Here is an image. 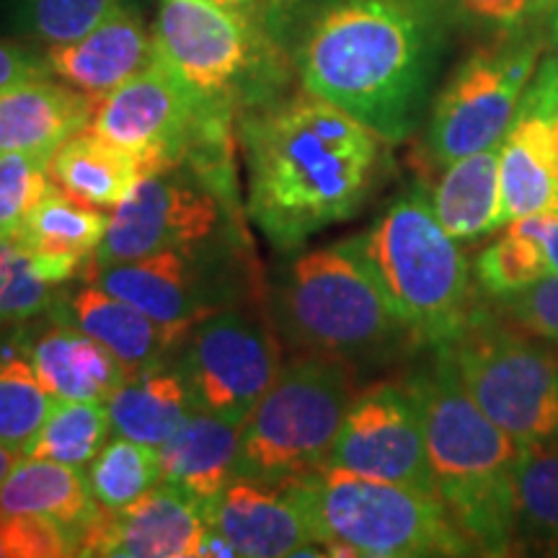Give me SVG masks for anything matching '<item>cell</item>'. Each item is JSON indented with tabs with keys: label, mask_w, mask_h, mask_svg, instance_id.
Wrapping results in <instances>:
<instances>
[{
	"label": "cell",
	"mask_w": 558,
	"mask_h": 558,
	"mask_svg": "<svg viewBox=\"0 0 558 558\" xmlns=\"http://www.w3.org/2000/svg\"><path fill=\"white\" fill-rule=\"evenodd\" d=\"M445 29V0H318L290 50L305 90L399 145L427 109Z\"/></svg>",
	"instance_id": "obj_1"
},
{
	"label": "cell",
	"mask_w": 558,
	"mask_h": 558,
	"mask_svg": "<svg viewBox=\"0 0 558 558\" xmlns=\"http://www.w3.org/2000/svg\"><path fill=\"white\" fill-rule=\"evenodd\" d=\"M239 135L248 218L275 248L295 251L352 218L378 179L383 140L305 88L251 107Z\"/></svg>",
	"instance_id": "obj_2"
},
{
	"label": "cell",
	"mask_w": 558,
	"mask_h": 558,
	"mask_svg": "<svg viewBox=\"0 0 558 558\" xmlns=\"http://www.w3.org/2000/svg\"><path fill=\"white\" fill-rule=\"evenodd\" d=\"M418 414L435 492L476 554L512 548L514 473L525 445L484 414L460 380L448 347L409 383Z\"/></svg>",
	"instance_id": "obj_3"
},
{
	"label": "cell",
	"mask_w": 558,
	"mask_h": 558,
	"mask_svg": "<svg viewBox=\"0 0 558 558\" xmlns=\"http://www.w3.org/2000/svg\"><path fill=\"white\" fill-rule=\"evenodd\" d=\"M271 316L290 349L339 362L375 357L411 337L357 239L303 251L284 264Z\"/></svg>",
	"instance_id": "obj_4"
},
{
	"label": "cell",
	"mask_w": 558,
	"mask_h": 558,
	"mask_svg": "<svg viewBox=\"0 0 558 558\" xmlns=\"http://www.w3.org/2000/svg\"><path fill=\"white\" fill-rule=\"evenodd\" d=\"M357 243L411 337L445 347L465 331L473 320L471 269L427 194L403 192Z\"/></svg>",
	"instance_id": "obj_5"
},
{
	"label": "cell",
	"mask_w": 558,
	"mask_h": 558,
	"mask_svg": "<svg viewBox=\"0 0 558 558\" xmlns=\"http://www.w3.org/2000/svg\"><path fill=\"white\" fill-rule=\"evenodd\" d=\"M326 556L435 558L476 548L435 494L324 465L298 478Z\"/></svg>",
	"instance_id": "obj_6"
},
{
	"label": "cell",
	"mask_w": 558,
	"mask_h": 558,
	"mask_svg": "<svg viewBox=\"0 0 558 558\" xmlns=\"http://www.w3.org/2000/svg\"><path fill=\"white\" fill-rule=\"evenodd\" d=\"M354 399L347 362L303 357L277 380L241 424L239 476L298 481L329 463Z\"/></svg>",
	"instance_id": "obj_7"
},
{
	"label": "cell",
	"mask_w": 558,
	"mask_h": 558,
	"mask_svg": "<svg viewBox=\"0 0 558 558\" xmlns=\"http://www.w3.org/2000/svg\"><path fill=\"white\" fill-rule=\"evenodd\" d=\"M153 37L160 58L222 107H259L284 81L282 47L259 21L215 0H160Z\"/></svg>",
	"instance_id": "obj_8"
},
{
	"label": "cell",
	"mask_w": 558,
	"mask_h": 558,
	"mask_svg": "<svg viewBox=\"0 0 558 558\" xmlns=\"http://www.w3.org/2000/svg\"><path fill=\"white\" fill-rule=\"evenodd\" d=\"M239 197L222 192L190 163H173L143 173L120 205L90 264L143 259L177 248L235 239Z\"/></svg>",
	"instance_id": "obj_9"
},
{
	"label": "cell",
	"mask_w": 558,
	"mask_h": 558,
	"mask_svg": "<svg viewBox=\"0 0 558 558\" xmlns=\"http://www.w3.org/2000/svg\"><path fill=\"white\" fill-rule=\"evenodd\" d=\"M445 347L473 401L509 437H558V360L548 349L476 318Z\"/></svg>",
	"instance_id": "obj_10"
},
{
	"label": "cell",
	"mask_w": 558,
	"mask_h": 558,
	"mask_svg": "<svg viewBox=\"0 0 558 558\" xmlns=\"http://www.w3.org/2000/svg\"><path fill=\"white\" fill-rule=\"evenodd\" d=\"M233 111L194 90L169 62L156 58L128 83L99 99L88 128L117 148L132 153L143 173L184 163L194 145Z\"/></svg>",
	"instance_id": "obj_11"
},
{
	"label": "cell",
	"mask_w": 558,
	"mask_h": 558,
	"mask_svg": "<svg viewBox=\"0 0 558 558\" xmlns=\"http://www.w3.org/2000/svg\"><path fill=\"white\" fill-rule=\"evenodd\" d=\"M248 259L241 254V235L177 248L143 259L83 267V279L101 284L137 305L160 324L192 326L209 313L235 308L243 295Z\"/></svg>",
	"instance_id": "obj_12"
},
{
	"label": "cell",
	"mask_w": 558,
	"mask_h": 558,
	"mask_svg": "<svg viewBox=\"0 0 558 558\" xmlns=\"http://www.w3.org/2000/svg\"><path fill=\"white\" fill-rule=\"evenodd\" d=\"M541 39L522 37L473 52L437 94L427 122V150L448 166L497 148L538 70Z\"/></svg>",
	"instance_id": "obj_13"
},
{
	"label": "cell",
	"mask_w": 558,
	"mask_h": 558,
	"mask_svg": "<svg viewBox=\"0 0 558 558\" xmlns=\"http://www.w3.org/2000/svg\"><path fill=\"white\" fill-rule=\"evenodd\" d=\"M199 411L243 424L282 369L279 344L256 313L222 308L192 326L177 354Z\"/></svg>",
	"instance_id": "obj_14"
},
{
	"label": "cell",
	"mask_w": 558,
	"mask_h": 558,
	"mask_svg": "<svg viewBox=\"0 0 558 558\" xmlns=\"http://www.w3.org/2000/svg\"><path fill=\"white\" fill-rule=\"evenodd\" d=\"M326 465L437 497L422 414L409 386L383 383L354 393Z\"/></svg>",
	"instance_id": "obj_15"
},
{
	"label": "cell",
	"mask_w": 558,
	"mask_h": 558,
	"mask_svg": "<svg viewBox=\"0 0 558 558\" xmlns=\"http://www.w3.org/2000/svg\"><path fill=\"white\" fill-rule=\"evenodd\" d=\"M205 512L239 556H320L324 550L298 481L235 476Z\"/></svg>",
	"instance_id": "obj_16"
},
{
	"label": "cell",
	"mask_w": 558,
	"mask_h": 558,
	"mask_svg": "<svg viewBox=\"0 0 558 558\" xmlns=\"http://www.w3.org/2000/svg\"><path fill=\"white\" fill-rule=\"evenodd\" d=\"M558 94V60L535 70L518 114L499 145L501 213L507 222L558 213V160L550 140V104Z\"/></svg>",
	"instance_id": "obj_17"
},
{
	"label": "cell",
	"mask_w": 558,
	"mask_h": 558,
	"mask_svg": "<svg viewBox=\"0 0 558 558\" xmlns=\"http://www.w3.org/2000/svg\"><path fill=\"white\" fill-rule=\"evenodd\" d=\"M209 522L205 505L171 484L124 509H101L99 520L81 541L78 556L109 558H194Z\"/></svg>",
	"instance_id": "obj_18"
},
{
	"label": "cell",
	"mask_w": 558,
	"mask_h": 558,
	"mask_svg": "<svg viewBox=\"0 0 558 558\" xmlns=\"http://www.w3.org/2000/svg\"><path fill=\"white\" fill-rule=\"evenodd\" d=\"M156 58V37L143 19L120 5L86 37L70 45L47 47L45 60L54 78L104 99Z\"/></svg>",
	"instance_id": "obj_19"
},
{
	"label": "cell",
	"mask_w": 558,
	"mask_h": 558,
	"mask_svg": "<svg viewBox=\"0 0 558 558\" xmlns=\"http://www.w3.org/2000/svg\"><path fill=\"white\" fill-rule=\"evenodd\" d=\"M58 313L62 320L78 326L81 331L99 339L109 352H114L124 367L143 369L166 362L179 354L190 326L160 324L137 305L128 303L101 284L83 279L81 288L60 300Z\"/></svg>",
	"instance_id": "obj_20"
},
{
	"label": "cell",
	"mask_w": 558,
	"mask_h": 558,
	"mask_svg": "<svg viewBox=\"0 0 558 558\" xmlns=\"http://www.w3.org/2000/svg\"><path fill=\"white\" fill-rule=\"evenodd\" d=\"M99 99L65 81L32 78L0 88V153L47 158L94 120Z\"/></svg>",
	"instance_id": "obj_21"
},
{
	"label": "cell",
	"mask_w": 558,
	"mask_h": 558,
	"mask_svg": "<svg viewBox=\"0 0 558 558\" xmlns=\"http://www.w3.org/2000/svg\"><path fill=\"white\" fill-rule=\"evenodd\" d=\"M21 339L54 401H107L130 373L99 339L62 318L34 333L21 331Z\"/></svg>",
	"instance_id": "obj_22"
},
{
	"label": "cell",
	"mask_w": 558,
	"mask_h": 558,
	"mask_svg": "<svg viewBox=\"0 0 558 558\" xmlns=\"http://www.w3.org/2000/svg\"><path fill=\"white\" fill-rule=\"evenodd\" d=\"M0 509L50 522L73 541L75 554L101 514L86 471L29 456H21L0 484Z\"/></svg>",
	"instance_id": "obj_23"
},
{
	"label": "cell",
	"mask_w": 558,
	"mask_h": 558,
	"mask_svg": "<svg viewBox=\"0 0 558 558\" xmlns=\"http://www.w3.org/2000/svg\"><path fill=\"white\" fill-rule=\"evenodd\" d=\"M111 432L160 448L197 411L192 388L179 362L132 369L107 399Z\"/></svg>",
	"instance_id": "obj_24"
},
{
	"label": "cell",
	"mask_w": 558,
	"mask_h": 558,
	"mask_svg": "<svg viewBox=\"0 0 558 558\" xmlns=\"http://www.w3.org/2000/svg\"><path fill=\"white\" fill-rule=\"evenodd\" d=\"M239 448L241 424L197 409L184 427L158 448L163 484L181 488L207 507L239 476Z\"/></svg>",
	"instance_id": "obj_25"
},
{
	"label": "cell",
	"mask_w": 558,
	"mask_h": 558,
	"mask_svg": "<svg viewBox=\"0 0 558 558\" xmlns=\"http://www.w3.org/2000/svg\"><path fill=\"white\" fill-rule=\"evenodd\" d=\"M442 169L429 202L452 239L458 243L481 241L505 226L499 145L452 160Z\"/></svg>",
	"instance_id": "obj_26"
},
{
	"label": "cell",
	"mask_w": 558,
	"mask_h": 558,
	"mask_svg": "<svg viewBox=\"0 0 558 558\" xmlns=\"http://www.w3.org/2000/svg\"><path fill=\"white\" fill-rule=\"evenodd\" d=\"M143 166L132 153L86 128L62 143L50 158V179L62 192L86 205L114 209L128 197Z\"/></svg>",
	"instance_id": "obj_27"
},
{
	"label": "cell",
	"mask_w": 558,
	"mask_h": 558,
	"mask_svg": "<svg viewBox=\"0 0 558 558\" xmlns=\"http://www.w3.org/2000/svg\"><path fill=\"white\" fill-rule=\"evenodd\" d=\"M107 226L109 215L101 207L86 205L73 194L62 192L60 186L50 184V190L32 209L13 241L34 254L54 256V259H68L86 267V262L101 246Z\"/></svg>",
	"instance_id": "obj_28"
},
{
	"label": "cell",
	"mask_w": 558,
	"mask_h": 558,
	"mask_svg": "<svg viewBox=\"0 0 558 558\" xmlns=\"http://www.w3.org/2000/svg\"><path fill=\"white\" fill-rule=\"evenodd\" d=\"M54 403L32 365L21 333L0 339V442L24 450Z\"/></svg>",
	"instance_id": "obj_29"
},
{
	"label": "cell",
	"mask_w": 558,
	"mask_h": 558,
	"mask_svg": "<svg viewBox=\"0 0 558 558\" xmlns=\"http://www.w3.org/2000/svg\"><path fill=\"white\" fill-rule=\"evenodd\" d=\"M111 435L107 401H58L21 456L88 469Z\"/></svg>",
	"instance_id": "obj_30"
},
{
	"label": "cell",
	"mask_w": 558,
	"mask_h": 558,
	"mask_svg": "<svg viewBox=\"0 0 558 558\" xmlns=\"http://www.w3.org/2000/svg\"><path fill=\"white\" fill-rule=\"evenodd\" d=\"M478 288L488 298L505 300L533 288L550 277V264L543 241L527 218L507 222L501 239L481 251L473 267Z\"/></svg>",
	"instance_id": "obj_31"
},
{
	"label": "cell",
	"mask_w": 558,
	"mask_h": 558,
	"mask_svg": "<svg viewBox=\"0 0 558 558\" xmlns=\"http://www.w3.org/2000/svg\"><path fill=\"white\" fill-rule=\"evenodd\" d=\"M86 473L96 501L109 512L135 505L163 481L158 448L122 435L107 439Z\"/></svg>",
	"instance_id": "obj_32"
},
{
	"label": "cell",
	"mask_w": 558,
	"mask_h": 558,
	"mask_svg": "<svg viewBox=\"0 0 558 558\" xmlns=\"http://www.w3.org/2000/svg\"><path fill=\"white\" fill-rule=\"evenodd\" d=\"M514 525L558 546V437L525 445L514 473Z\"/></svg>",
	"instance_id": "obj_33"
},
{
	"label": "cell",
	"mask_w": 558,
	"mask_h": 558,
	"mask_svg": "<svg viewBox=\"0 0 558 558\" xmlns=\"http://www.w3.org/2000/svg\"><path fill=\"white\" fill-rule=\"evenodd\" d=\"M122 0H21V29L41 45L58 47L86 37Z\"/></svg>",
	"instance_id": "obj_34"
},
{
	"label": "cell",
	"mask_w": 558,
	"mask_h": 558,
	"mask_svg": "<svg viewBox=\"0 0 558 558\" xmlns=\"http://www.w3.org/2000/svg\"><path fill=\"white\" fill-rule=\"evenodd\" d=\"M58 303V284L41 275L34 256L16 241H0V324L32 320Z\"/></svg>",
	"instance_id": "obj_35"
},
{
	"label": "cell",
	"mask_w": 558,
	"mask_h": 558,
	"mask_svg": "<svg viewBox=\"0 0 558 558\" xmlns=\"http://www.w3.org/2000/svg\"><path fill=\"white\" fill-rule=\"evenodd\" d=\"M50 160L32 153H0V241H13L50 190Z\"/></svg>",
	"instance_id": "obj_36"
},
{
	"label": "cell",
	"mask_w": 558,
	"mask_h": 558,
	"mask_svg": "<svg viewBox=\"0 0 558 558\" xmlns=\"http://www.w3.org/2000/svg\"><path fill=\"white\" fill-rule=\"evenodd\" d=\"M75 554L73 541L50 522L21 518L0 509V558H65Z\"/></svg>",
	"instance_id": "obj_37"
},
{
	"label": "cell",
	"mask_w": 558,
	"mask_h": 558,
	"mask_svg": "<svg viewBox=\"0 0 558 558\" xmlns=\"http://www.w3.org/2000/svg\"><path fill=\"white\" fill-rule=\"evenodd\" d=\"M522 329L558 344V277H548L533 288L499 300Z\"/></svg>",
	"instance_id": "obj_38"
},
{
	"label": "cell",
	"mask_w": 558,
	"mask_h": 558,
	"mask_svg": "<svg viewBox=\"0 0 558 558\" xmlns=\"http://www.w3.org/2000/svg\"><path fill=\"white\" fill-rule=\"evenodd\" d=\"M452 3L478 24L507 34H520L533 21L554 11L558 0H452Z\"/></svg>",
	"instance_id": "obj_39"
},
{
	"label": "cell",
	"mask_w": 558,
	"mask_h": 558,
	"mask_svg": "<svg viewBox=\"0 0 558 558\" xmlns=\"http://www.w3.org/2000/svg\"><path fill=\"white\" fill-rule=\"evenodd\" d=\"M318 0H264L262 26L279 47H288L295 37L300 21L308 16V11Z\"/></svg>",
	"instance_id": "obj_40"
},
{
	"label": "cell",
	"mask_w": 558,
	"mask_h": 558,
	"mask_svg": "<svg viewBox=\"0 0 558 558\" xmlns=\"http://www.w3.org/2000/svg\"><path fill=\"white\" fill-rule=\"evenodd\" d=\"M45 75H52L45 54L26 50L16 41L0 39V88H9L21 81L45 78Z\"/></svg>",
	"instance_id": "obj_41"
},
{
	"label": "cell",
	"mask_w": 558,
	"mask_h": 558,
	"mask_svg": "<svg viewBox=\"0 0 558 558\" xmlns=\"http://www.w3.org/2000/svg\"><path fill=\"white\" fill-rule=\"evenodd\" d=\"M215 3L222 5V9H230V11H235V13H243V16L259 21V24H262L264 0H215Z\"/></svg>",
	"instance_id": "obj_42"
},
{
	"label": "cell",
	"mask_w": 558,
	"mask_h": 558,
	"mask_svg": "<svg viewBox=\"0 0 558 558\" xmlns=\"http://www.w3.org/2000/svg\"><path fill=\"white\" fill-rule=\"evenodd\" d=\"M19 458H21L19 450H13V448H9V445L0 442V484H3V478L9 476V471L16 465Z\"/></svg>",
	"instance_id": "obj_43"
},
{
	"label": "cell",
	"mask_w": 558,
	"mask_h": 558,
	"mask_svg": "<svg viewBox=\"0 0 558 558\" xmlns=\"http://www.w3.org/2000/svg\"><path fill=\"white\" fill-rule=\"evenodd\" d=\"M550 140H554V153L558 160V94L554 104H550Z\"/></svg>",
	"instance_id": "obj_44"
},
{
	"label": "cell",
	"mask_w": 558,
	"mask_h": 558,
	"mask_svg": "<svg viewBox=\"0 0 558 558\" xmlns=\"http://www.w3.org/2000/svg\"><path fill=\"white\" fill-rule=\"evenodd\" d=\"M550 39H554V47L558 52V3L554 5V11H550Z\"/></svg>",
	"instance_id": "obj_45"
},
{
	"label": "cell",
	"mask_w": 558,
	"mask_h": 558,
	"mask_svg": "<svg viewBox=\"0 0 558 558\" xmlns=\"http://www.w3.org/2000/svg\"><path fill=\"white\" fill-rule=\"evenodd\" d=\"M554 554H558V546H556V548H554Z\"/></svg>",
	"instance_id": "obj_46"
}]
</instances>
